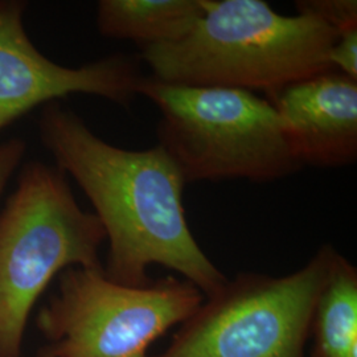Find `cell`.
<instances>
[{
	"instance_id": "cell-12",
	"label": "cell",
	"mask_w": 357,
	"mask_h": 357,
	"mask_svg": "<svg viewBox=\"0 0 357 357\" xmlns=\"http://www.w3.org/2000/svg\"><path fill=\"white\" fill-rule=\"evenodd\" d=\"M333 70L357 79V26L337 33L330 52Z\"/></svg>"
},
{
	"instance_id": "cell-2",
	"label": "cell",
	"mask_w": 357,
	"mask_h": 357,
	"mask_svg": "<svg viewBox=\"0 0 357 357\" xmlns=\"http://www.w3.org/2000/svg\"><path fill=\"white\" fill-rule=\"evenodd\" d=\"M203 8L187 36L142 50L153 78L270 96L333 70L337 32L311 15H282L262 0H203Z\"/></svg>"
},
{
	"instance_id": "cell-4",
	"label": "cell",
	"mask_w": 357,
	"mask_h": 357,
	"mask_svg": "<svg viewBox=\"0 0 357 357\" xmlns=\"http://www.w3.org/2000/svg\"><path fill=\"white\" fill-rule=\"evenodd\" d=\"M138 96L158 106V144L187 184L234 178L270 183L302 168L275 109L253 91L188 86L144 76Z\"/></svg>"
},
{
	"instance_id": "cell-8",
	"label": "cell",
	"mask_w": 357,
	"mask_h": 357,
	"mask_svg": "<svg viewBox=\"0 0 357 357\" xmlns=\"http://www.w3.org/2000/svg\"><path fill=\"white\" fill-rule=\"evenodd\" d=\"M266 100L301 166L344 167L357 159V79L328 70Z\"/></svg>"
},
{
	"instance_id": "cell-11",
	"label": "cell",
	"mask_w": 357,
	"mask_h": 357,
	"mask_svg": "<svg viewBox=\"0 0 357 357\" xmlns=\"http://www.w3.org/2000/svg\"><path fill=\"white\" fill-rule=\"evenodd\" d=\"M295 8L298 13L319 19L337 33L357 26L356 0H301Z\"/></svg>"
},
{
	"instance_id": "cell-3",
	"label": "cell",
	"mask_w": 357,
	"mask_h": 357,
	"mask_svg": "<svg viewBox=\"0 0 357 357\" xmlns=\"http://www.w3.org/2000/svg\"><path fill=\"white\" fill-rule=\"evenodd\" d=\"M106 234L77 203L64 172L29 162L0 212V357H20L29 315L69 268H103Z\"/></svg>"
},
{
	"instance_id": "cell-10",
	"label": "cell",
	"mask_w": 357,
	"mask_h": 357,
	"mask_svg": "<svg viewBox=\"0 0 357 357\" xmlns=\"http://www.w3.org/2000/svg\"><path fill=\"white\" fill-rule=\"evenodd\" d=\"M314 357H357V270L336 255L314 310Z\"/></svg>"
},
{
	"instance_id": "cell-14",
	"label": "cell",
	"mask_w": 357,
	"mask_h": 357,
	"mask_svg": "<svg viewBox=\"0 0 357 357\" xmlns=\"http://www.w3.org/2000/svg\"><path fill=\"white\" fill-rule=\"evenodd\" d=\"M38 357H53V356H51V355H50V354H47V352H43V354H41V355H38Z\"/></svg>"
},
{
	"instance_id": "cell-6",
	"label": "cell",
	"mask_w": 357,
	"mask_h": 357,
	"mask_svg": "<svg viewBox=\"0 0 357 357\" xmlns=\"http://www.w3.org/2000/svg\"><path fill=\"white\" fill-rule=\"evenodd\" d=\"M204 294L166 277L143 287L110 281L103 268H69L38 314L53 357H150L149 347L203 305Z\"/></svg>"
},
{
	"instance_id": "cell-1",
	"label": "cell",
	"mask_w": 357,
	"mask_h": 357,
	"mask_svg": "<svg viewBox=\"0 0 357 357\" xmlns=\"http://www.w3.org/2000/svg\"><path fill=\"white\" fill-rule=\"evenodd\" d=\"M40 138L56 167L76 180L109 241L110 281L143 287L147 268L162 265L191 282L205 298L228 281L192 234L183 203L185 180L166 150L113 146L61 102L45 105Z\"/></svg>"
},
{
	"instance_id": "cell-13",
	"label": "cell",
	"mask_w": 357,
	"mask_h": 357,
	"mask_svg": "<svg viewBox=\"0 0 357 357\" xmlns=\"http://www.w3.org/2000/svg\"><path fill=\"white\" fill-rule=\"evenodd\" d=\"M26 153V143L22 139H11L0 144V196L8 180L19 168Z\"/></svg>"
},
{
	"instance_id": "cell-5",
	"label": "cell",
	"mask_w": 357,
	"mask_h": 357,
	"mask_svg": "<svg viewBox=\"0 0 357 357\" xmlns=\"http://www.w3.org/2000/svg\"><path fill=\"white\" fill-rule=\"evenodd\" d=\"M336 255L331 245L321 246L284 277L238 274L206 298L155 357H303Z\"/></svg>"
},
{
	"instance_id": "cell-9",
	"label": "cell",
	"mask_w": 357,
	"mask_h": 357,
	"mask_svg": "<svg viewBox=\"0 0 357 357\" xmlns=\"http://www.w3.org/2000/svg\"><path fill=\"white\" fill-rule=\"evenodd\" d=\"M203 11V0H101L96 20L103 36L144 50L187 36Z\"/></svg>"
},
{
	"instance_id": "cell-7",
	"label": "cell",
	"mask_w": 357,
	"mask_h": 357,
	"mask_svg": "<svg viewBox=\"0 0 357 357\" xmlns=\"http://www.w3.org/2000/svg\"><path fill=\"white\" fill-rule=\"evenodd\" d=\"M26 3L0 1V130L40 105L90 94L128 106L138 96L139 60L113 54L78 68L44 56L24 28Z\"/></svg>"
}]
</instances>
